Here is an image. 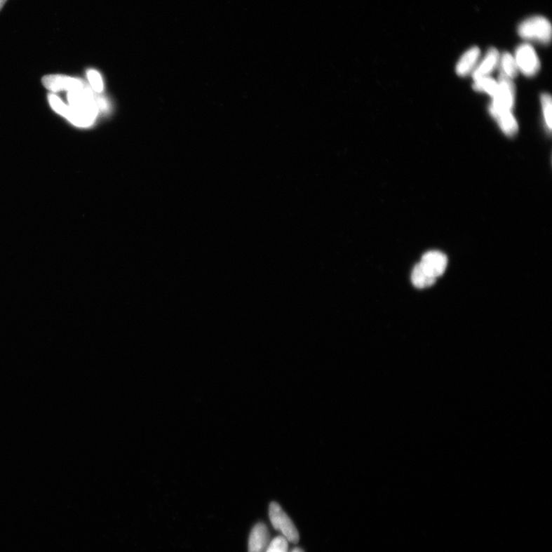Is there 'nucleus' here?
Listing matches in <instances>:
<instances>
[{
  "instance_id": "f257e3e1",
  "label": "nucleus",
  "mask_w": 552,
  "mask_h": 552,
  "mask_svg": "<svg viewBox=\"0 0 552 552\" xmlns=\"http://www.w3.org/2000/svg\"><path fill=\"white\" fill-rule=\"evenodd\" d=\"M48 100L55 112L62 115L78 127L87 128L93 125L100 112L93 109L65 105L59 97L53 94L48 96Z\"/></svg>"
},
{
  "instance_id": "f03ea898",
  "label": "nucleus",
  "mask_w": 552,
  "mask_h": 552,
  "mask_svg": "<svg viewBox=\"0 0 552 552\" xmlns=\"http://www.w3.org/2000/svg\"><path fill=\"white\" fill-rule=\"evenodd\" d=\"M518 34L524 39L547 45L551 40V25L544 16L534 15L519 24Z\"/></svg>"
},
{
  "instance_id": "7ed1b4c3",
  "label": "nucleus",
  "mask_w": 552,
  "mask_h": 552,
  "mask_svg": "<svg viewBox=\"0 0 552 552\" xmlns=\"http://www.w3.org/2000/svg\"><path fill=\"white\" fill-rule=\"evenodd\" d=\"M269 518L275 530L284 535V538L293 544L299 541V534L290 518L277 502H271L269 509Z\"/></svg>"
},
{
  "instance_id": "20e7f679",
  "label": "nucleus",
  "mask_w": 552,
  "mask_h": 552,
  "mask_svg": "<svg viewBox=\"0 0 552 552\" xmlns=\"http://www.w3.org/2000/svg\"><path fill=\"white\" fill-rule=\"evenodd\" d=\"M514 59L518 71L526 76H534L540 69L538 55L529 43L521 44L517 47Z\"/></svg>"
},
{
  "instance_id": "39448f33",
  "label": "nucleus",
  "mask_w": 552,
  "mask_h": 552,
  "mask_svg": "<svg viewBox=\"0 0 552 552\" xmlns=\"http://www.w3.org/2000/svg\"><path fill=\"white\" fill-rule=\"evenodd\" d=\"M498 90L490 109L497 111H512L515 103L516 89L513 82L504 76H499Z\"/></svg>"
},
{
  "instance_id": "423d86ee",
  "label": "nucleus",
  "mask_w": 552,
  "mask_h": 552,
  "mask_svg": "<svg viewBox=\"0 0 552 552\" xmlns=\"http://www.w3.org/2000/svg\"><path fill=\"white\" fill-rule=\"evenodd\" d=\"M447 257L438 251L427 252L419 263L425 273L432 278L441 276L447 267Z\"/></svg>"
},
{
  "instance_id": "0eeeda50",
  "label": "nucleus",
  "mask_w": 552,
  "mask_h": 552,
  "mask_svg": "<svg viewBox=\"0 0 552 552\" xmlns=\"http://www.w3.org/2000/svg\"><path fill=\"white\" fill-rule=\"evenodd\" d=\"M43 82L46 88L54 93L61 92V90H68V93L74 92V90L84 88L87 86L80 79L60 75L46 76L43 79Z\"/></svg>"
},
{
  "instance_id": "6e6552de",
  "label": "nucleus",
  "mask_w": 552,
  "mask_h": 552,
  "mask_svg": "<svg viewBox=\"0 0 552 552\" xmlns=\"http://www.w3.org/2000/svg\"><path fill=\"white\" fill-rule=\"evenodd\" d=\"M269 539L267 526L262 523L255 525L250 535L249 552H266Z\"/></svg>"
},
{
  "instance_id": "1a4fd4ad",
  "label": "nucleus",
  "mask_w": 552,
  "mask_h": 552,
  "mask_svg": "<svg viewBox=\"0 0 552 552\" xmlns=\"http://www.w3.org/2000/svg\"><path fill=\"white\" fill-rule=\"evenodd\" d=\"M500 55L497 48H491L480 63H478L473 72L474 80L490 76V74L499 67Z\"/></svg>"
},
{
  "instance_id": "9d476101",
  "label": "nucleus",
  "mask_w": 552,
  "mask_h": 552,
  "mask_svg": "<svg viewBox=\"0 0 552 552\" xmlns=\"http://www.w3.org/2000/svg\"><path fill=\"white\" fill-rule=\"evenodd\" d=\"M481 55L480 49L478 47H472L469 49L462 56L457 64L456 72L457 75L464 77L469 74L473 73L478 62H479Z\"/></svg>"
},
{
  "instance_id": "9b49d317",
  "label": "nucleus",
  "mask_w": 552,
  "mask_h": 552,
  "mask_svg": "<svg viewBox=\"0 0 552 552\" xmlns=\"http://www.w3.org/2000/svg\"><path fill=\"white\" fill-rule=\"evenodd\" d=\"M493 119H495L499 126L507 136L512 137L517 134L518 126L512 111H497L490 109Z\"/></svg>"
},
{
  "instance_id": "f8f14e48",
  "label": "nucleus",
  "mask_w": 552,
  "mask_h": 552,
  "mask_svg": "<svg viewBox=\"0 0 552 552\" xmlns=\"http://www.w3.org/2000/svg\"><path fill=\"white\" fill-rule=\"evenodd\" d=\"M501 76H504L511 80H513L518 74V69L514 56L509 53H505L500 55L499 63Z\"/></svg>"
},
{
  "instance_id": "ddd939ff",
  "label": "nucleus",
  "mask_w": 552,
  "mask_h": 552,
  "mask_svg": "<svg viewBox=\"0 0 552 552\" xmlns=\"http://www.w3.org/2000/svg\"><path fill=\"white\" fill-rule=\"evenodd\" d=\"M436 278L428 276L419 263L415 267L413 271H412V283L418 288L432 286L436 283Z\"/></svg>"
},
{
  "instance_id": "4468645a",
  "label": "nucleus",
  "mask_w": 552,
  "mask_h": 552,
  "mask_svg": "<svg viewBox=\"0 0 552 552\" xmlns=\"http://www.w3.org/2000/svg\"><path fill=\"white\" fill-rule=\"evenodd\" d=\"M498 81L490 76L474 80L473 89L476 92L488 94L491 97L496 95L498 90Z\"/></svg>"
},
{
  "instance_id": "2eb2a0df",
  "label": "nucleus",
  "mask_w": 552,
  "mask_h": 552,
  "mask_svg": "<svg viewBox=\"0 0 552 552\" xmlns=\"http://www.w3.org/2000/svg\"><path fill=\"white\" fill-rule=\"evenodd\" d=\"M544 119L549 131L551 130V97L548 94H543L541 97Z\"/></svg>"
},
{
  "instance_id": "dca6fc26",
  "label": "nucleus",
  "mask_w": 552,
  "mask_h": 552,
  "mask_svg": "<svg viewBox=\"0 0 552 552\" xmlns=\"http://www.w3.org/2000/svg\"><path fill=\"white\" fill-rule=\"evenodd\" d=\"M87 76L90 87H92L94 92L97 93H102L104 89V84L100 72L94 69H90L87 72Z\"/></svg>"
},
{
  "instance_id": "f3484780",
  "label": "nucleus",
  "mask_w": 552,
  "mask_h": 552,
  "mask_svg": "<svg viewBox=\"0 0 552 552\" xmlns=\"http://www.w3.org/2000/svg\"><path fill=\"white\" fill-rule=\"evenodd\" d=\"M288 541L284 537H277L269 544L266 552H287Z\"/></svg>"
},
{
  "instance_id": "a211bd4d",
  "label": "nucleus",
  "mask_w": 552,
  "mask_h": 552,
  "mask_svg": "<svg viewBox=\"0 0 552 552\" xmlns=\"http://www.w3.org/2000/svg\"><path fill=\"white\" fill-rule=\"evenodd\" d=\"M7 0H0V11L3 9L5 4L6 3Z\"/></svg>"
},
{
  "instance_id": "6ab92c4d",
  "label": "nucleus",
  "mask_w": 552,
  "mask_h": 552,
  "mask_svg": "<svg viewBox=\"0 0 552 552\" xmlns=\"http://www.w3.org/2000/svg\"><path fill=\"white\" fill-rule=\"evenodd\" d=\"M292 552H304V551L302 548H295L292 551Z\"/></svg>"
}]
</instances>
